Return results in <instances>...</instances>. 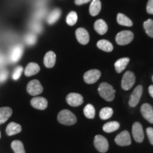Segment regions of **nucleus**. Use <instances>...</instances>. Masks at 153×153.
<instances>
[{
	"mask_svg": "<svg viewBox=\"0 0 153 153\" xmlns=\"http://www.w3.org/2000/svg\"><path fill=\"white\" fill-rule=\"evenodd\" d=\"M57 120L59 123L66 126H72L76 122V118L70 111L62 110L57 115Z\"/></svg>",
	"mask_w": 153,
	"mask_h": 153,
	"instance_id": "obj_2",
	"label": "nucleus"
},
{
	"mask_svg": "<svg viewBox=\"0 0 153 153\" xmlns=\"http://www.w3.org/2000/svg\"><path fill=\"white\" fill-rule=\"evenodd\" d=\"M3 62H4V59H3V57H1V56H0V65H1L2 64Z\"/></svg>",
	"mask_w": 153,
	"mask_h": 153,
	"instance_id": "obj_42",
	"label": "nucleus"
},
{
	"mask_svg": "<svg viewBox=\"0 0 153 153\" xmlns=\"http://www.w3.org/2000/svg\"><path fill=\"white\" fill-rule=\"evenodd\" d=\"M120 124L117 121H111L105 123L103 126V130L106 133H112L119 128Z\"/></svg>",
	"mask_w": 153,
	"mask_h": 153,
	"instance_id": "obj_24",
	"label": "nucleus"
},
{
	"mask_svg": "<svg viewBox=\"0 0 153 153\" xmlns=\"http://www.w3.org/2000/svg\"><path fill=\"white\" fill-rule=\"evenodd\" d=\"M98 91L99 95L107 101H111L114 99L116 91L109 84L106 82L101 83L98 88Z\"/></svg>",
	"mask_w": 153,
	"mask_h": 153,
	"instance_id": "obj_1",
	"label": "nucleus"
},
{
	"mask_svg": "<svg viewBox=\"0 0 153 153\" xmlns=\"http://www.w3.org/2000/svg\"><path fill=\"white\" fill-rule=\"evenodd\" d=\"M36 41H37V38H36V36L34 33H28L24 37V42L26 43V45H29V46L35 45Z\"/></svg>",
	"mask_w": 153,
	"mask_h": 153,
	"instance_id": "obj_32",
	"label": "nucleus"
},
{
	"mask_svg": "<svg viewBox=\"0 0 153 153\" xmlns=\"http://www.w3.org/2000/svg\"><path fill=\"white\" fill-rule=\"evenodd\" d=\"M152 82H153V75H152Z\"/></svg>",
	"mask_w": 153,
	"mask_h": 153,
	"instance_id": "obj_44",
	"label": "nucleus"
},
{
	"mask_svg": "<svg viewBox=\"0 0 153 153\" xmlns=\"http://www.w3.org/2000/svg\"><path fill=\"white\" fill-rule=\"evenodd\" d=\"M101 75V72L98 70H90L89 71L86 72L84 74V80L87 84L91 85L98 81Z\"/></svg>",
	"mask_w": 153,
	"mask_h": 153,
	"instance_id": "obj_7",
	"label": "nucleus"
},
{
	"mask_svg": "<svg viewBox=\"0 0 153 153\" xmlns=\"http://www.w3.org/2000/svg\"><path fill=\"white\" fill-rule=\"evenodd\" d=\"M26 90L30 95L37 96L43 92V88L38 80L33 79L28 82Z\"/></svg>",
	"mask_w": 153,
	"mask_h": 153,
	"instance_id": "obj_6",
	"label": "nucleus"
},
{
	"mask_svg": "<svg viewBox=\"0 0 153 153\" xmlns=\"http://www.w3.org/2000/svg\"><path fill=\"white\" fill-rule=\"evenodd\" d=\"M147 12L150 14H153V0H149L147 4Z\"/></svg>",
	"mask_w": 153,
	"mask_h": 153,
	"instance_id": "obj_38",
	"label": "nucleus"
},
{
	"mask_svg": "<svg viewBox=\"0 0 153 153\" xmlns=\"http://www.w3.org/2000/svg\"><path fill=\"white\" fill-rule=\"evenodd\" d=\"M97 45L101 51H106V52H111L114 49L112 44L107 40H100L98 41Z\"/></svg>",
	"mask_w": 153,
	"mask_h": 153,
	"instance_id": "obj_25",
	"label": "nucleus"
},
{
	"mask_svg": "<svg viewBox=\"0 0 153 153\" xmlns=\"http://www.w3.org/2000/svg\"><path fill=\"white\" fill-rule=\"evenodd\" d=\"M142 116L149 123L153 124V108L150 104H144L140 108Z\"/></svg>",
	"mask_w": 153,
	"mask_h": 153,
	"instance_id": "obj_12",
	"label": "nucleus"
},
{
	"mask_svg": "<svg viewBox=\"0 0 153 153\" xmlns=\"http://www.w3.org/2000/svg\"><path fill=\"white\" fill-rule=\"evenodd\" d=\"M21 131H22V126L14 122H11L9 123L6 128V133L9 136L16 135L20 133Z\"/></svg>",
	"mask_w": 153,
	"mask_h": 153,
	"instance_id": "obj_18",
	"label": "nucleus"
},
{
	"mask_svg": "<svg viewBox=\"0 0 153 153\" xmlns=\"http://www.w3.org/2000/svg\"><path fill=\"white\" fill-rule=\"evenodd\" d=\"M30 29H31L34 33H41L43 30V26L41 23H40L37 20L32 21L29 24Z\"/></svg>",
	"mask_w": 153,
	"mask_h": 153,
	"instance_id": "obj_31",
	"label": "nucleus"
},
{
	"mask_svg": "<svg viewBox=\"0 0 153 153\" xmlns=\"http://www.w3.org/2000/svg\"><path fill=\"white\" fill-rule=\"evenodd\" d=\"M135 82V76L133 72L131 71L126 72L122 78L121 87L123 90L128 91L131 89Z\"/></svg>",
	"mask_w": 153,
	"mask_h": 153,
	"instance_id": "obj_4",
	"label": "nucleus"
},
{
	"mask_svg": "<svg viewBox=\"0 0 153 153\" xmlns=\"http://www.w3.org/2000/svg\"><path fill=\"white\" fill-rule=\"evenodd\" d=\"M132 133L134 140L137 143H142L144 140V132L143 126L139 122H135L133 123L132 128Z\"/></svg>",
	"mask_w": 153,
	"mask_h": 153,
	"instance_id": "obj_9",
	"label": "nucleus"
},
{
	"mask_svg": "<svg viewBox=\"0 0 153 153\" xmlns=\"http://www.w3.org/2000/svg\"><path fill=\"white\" fill-rule=\"evenodd\" d=\"M30 104L33 108L38 110H44L48 106V101L44 97H34L30 100Z\"/></svg>",
	"mask_w": 153,
	"mask_h": 153,
	"instance_id": "obj_14",
	"label": "nucleus"
},
{
	"mask_svg": "<svg viewBox=\"0 0 153 153\" xmlns=\"http://www.w3.org/2000/svg\"><path fill=\"white\" fill-rule=\"evenodd\" d=\"M12 115V110L9 107L0 108V125L4 123Z\"/></svg>",
	"mask_w": 153,
	"mask_h": 153,
	"instance_id": "obj_20",
	"label": "nucleus"
},
{
	"mask_svg": "<svg viewBox=\"0 0 153 153\" xmlns=\"http://www.w3.org/2000/svg\"><path fill=\"white\" fill-rule=\"evenodd\" d=\"M114 114V111L110 107H105L100 111L99 117L102 120H106L111 118Z\"/></svg>",
	"mask_w": 153,
	"mask_h": 153,
	"instance_id": "obj_28",
	"label": "nucleus"
},
{
	"mask_svg": "<svg viewBox=\"0 0 153 153\" xmlns=\"http://www.w3.org/2000/svg\"><path fill=\"white\" fill-rule=\"evenodd\" d=\"M77 22V14L75 11H71L69 13L66 18L67 24L70 26H74Z\"/></svg>",
	"mask_w": 153,
	"mask_h": 153,
	"instance_id": "obj_33",
	"label": "nucleus"
},
{
	"mask_svg": "<svg viewBox=\"0 0 153 153\" xmlns=\"http://www.w3.org/2000/svg\"><path fill=\"white\" fill-rule=\"evenodd\" d=\"M0 138H1V132H0Z\"/></svg>",
	"mask_w": 153,
	"mask_h": 153,
	"instance_id": "obj_43",
	"label": "nucleus"
},
{
	"mask_svg": "<svg viewBox=\"0 0 153 153\" xmlns=\"http://www.w3.org/2000/svg\"><path fill=\"white\" fill-rule=\"evenodd\" d=\"M24 53V47L22 45H15L10 52V60L12 62H16L20 60Z\"/></svg>",
	"mask_w": 153,
	"mask_h": 153,
	"instance_id": "obj_13",
	"label": "nucleus"
},
{
	"mask_svg": "<svg viewBox=\"0 0 153 153\" xmlns=\"http://www.w3.org/2000/svg\"><path fill=\"white\" fill-rule=\"evenodd\" d=\"M94 144L96 149L101 153L107 152L108 150V143L106 138L101 135H96L94 140Z\"/></svg>",
	"mask_w": 153,
	"mask_h": 153,
	"instance_id": "obj_5",
	"label": "nucleus"
},
{
	"mask_svg": "<svg viewBox=\"0 0 153 153\" xmlns=\"http://www.w3.org/2000/svg\"><path fill=\"white\" fill-rule=\"evenodd\" d=\"M115 142L120 146H128L131 144V135L127 131H122L115 138Z\"/></svg>",
	"mask_w": 153,
	"mask_h": 153,
	"instance_id": "obj_10",
	"label": "nucleus"
},
{
	"mask_svg": "<svg viewBox=\"0 0 153 153\" xmlns=\"http://www.w3.org/2000/svg\"><path fill=\"white\" fill-rule=\"evenodd\" d=\"M47 14V9L43 7H41L38 10H37L34 14V18L36 20H41L46 16Z\"/></svg>",
	"mask_w": 153,
	"mask_h": 153,
	"instance_id": "obj_34",
	"label": "nucleus"
},
{
	"mask_svg": "<svg viewBox=\"0 0 153 153\" xmlns=\"http://www.w3.org/2000/svg\"><path fill=\"white\" fill-rule=\"evenodd\" d=\"M8 77V72L6 70H2L0 71V82H5Z\"/></svg>",
	"mask_w": 153,
	"mask_h": 153,
	"instance_id": "obj_36",
	"label": "nucleus"
},
{
	"mask_svg": "<svg viewBox=\"0 0 153 153\" xmlns=\"http://www.w3.org/2000/svg\"><path fill=\"white\" fill-rule=\"evenodd\" d=\"M76 37L82 45H87L89 41V35L87 30L84 28H79L76 30Z\"/></svg>",
	"mask_w": 153,
	"mask_h": 153,
	"instance_id": "obj_15",
	"label": "nucleus"
},
{
	"mask_svg": "<svg viewBox=\"0 0 153 153\" xmlns=\"http://www.w3.org/2000/svg\"><path fill=\"white\" fill-rule=\"evenodd\" d=\"M148 91H149V94H150L151 97L153 98V85H150L148 88Z\"/></svg>",
	"mask_w": 153,
	"mask_h": 153,
	"instance_id": "obj_41",
	"label": "nucleus"
},
{
	"mask_svg": "<svg viewBox=\"0 0 153 153\" xmlns=\"http://www.w3.org/2000/svg\"><path fill=\"white\" fill-rule=\"evenodd\" d=\"M95 108L91 104H87L84 108V114L87 118L92 119L95 116Z\"/></svg>",
	"mask_w": 153,
	"mask_h": 153,
	"instance_id": "obj_29",
	"label": "nucleus"
},
{
	"mask_svg": "<svg viewBox=\"0 0 153 153\" xmlns=\"http://www.w3.org/2000/svg\"><path fill=\"white\" fill-rule=\"evenodd\" d=\"M67 103L71 106L76 107L83 104V97L77 93H70L66 97Z\"/></svg>",
	"mask_w": 153,
	"mask_h": 153,
	"instance_id": "obj_11",
	"label": "nucleus"
},
{
	"mask_svg": "<svg viewBox=\"0 0 153 153\" xmlns=\"http://www.w3.org/2000/svg\"><path fill=\"white\" fill-rule=\"evenodd\" d=\"M129 62L130 59L128 57H123V58H120L116 61L114 64V67L117 73H120V72H123Z\"/></svg>",
	"mask_w": 153,
	"mask_h": 153,
	"instance_id": "obj_19",
	"label": "nucleus"
},
{
	"mask_svg": "<svg viewBox=\"0 0 153 153\" xmlns=\"http://www.w3.org/2000/svg\"><path fill=\"white\" fill-rule=\"evenodd\" d=\"M143 88L142 85H138L135 87L129 99V105L131 107H135L138 104L143 94Z\"/></svg>",
	"mask_w": 153,
	"mask_h": 153,
	"instance_id": "obj_8",
	"label": "nucleus"
},
{
	"mask_svg": "<svg viewBox=\"0 0 153 153\" xmlns=\"http://www.w3.org/2000/svg\"><path fill=\"white\" fill-rule=\"evenodd\" d=\"M45 3H46V0H38L36 2V5L38 7H41V6H43Z\"/></svg>",
	"mask_w": 153,
	"mask_h": 153,
	"instance_id": "obj_40",
	"label": "nucleus"
},
{
	"mask_svg": "<svg viewBox=\"0 0 153 153\" xmlns=\"http://www.w3.org/2000/svg\"><path fill=\"white\" fill-rule=\"evenodd\" d=\"M23 70H24V69H23L22 66H18L17 68H15V70L12 73V76H11L12 79L15 80V81H16V80H18L21 75H22Z\"/></svg>",
	"mask_w": 153,
	"mask_h": 153,
	"instance_id": "obj_35",
	"label": "nucleus"
},
{
	"mask_svg": "<svg viewBox=\"0 0 153 153\" xmlns=\"http://www.w3.org/2000/svg\"><path fill=\"white\" fill-rule=\"evenodd\" d=\"M56 62V55L53 51H49L44 57V65L47 68H52Z\"/></svg>",
	"mask_w": 153,
	"mask_h": 153,
	"instance_id": "obj_16",
	"label": "nucleus"
},
{
	"mask_svg": "<svg viewBox=\"0 0 153 153\" xmlns=\"http://www.w3.org/2000/svg\"><path fill=\"white\" fill-rule=\"evenodd\" d=\"M40 71V67L37 63L30 62L29 64L26 66L24 70V74L26 76H30L35 75L38 73Z\"/></svg>",
	"mask_w": 153,
	"mask_h": 153,
	"instance_id": "obj_17",
	"label": "nucleus"
},
{
	"mask_svg": "<svg viewBox=\"0 0 153 153\" xmlns=\"http://www.w3.org/2000/svg\"><path fill=\"white\" fill-rule=\"evenodd\" d=\"M90 1H91V0H75V1H74V3H75L76 5H82L84 4L88 3Z\"/></svg>",
	"mask_w": 153,
	"mask_h": 153,
	"instance_id": "obj_39",
	"label": "nucleus"
},
{
	"mask_svg": "<svg viewBox=\"0 0 153 153\" xmlns=\"http://www.w3.org/2000/svg\"><path fill=\"white\" fill-rule=\"evenodd\" d=\"M133 33L130 30H123L119 32L116 37V41L118 45H125L131 43L133 39Z\"/></svg>",
	"mask_w": 153,
	"mask_h": 153,
	"instance_id": "obj_3",
	"label": "nucleus"
},
{
	"mask_svg": "<svg viewBox=\"0 0 153 153\" xmlns=\"http://www.w3.org/2000/svg\"><path fill=\"white\" fill-rule=\"evenodd\" d=\"M61 16V10L60 9H55L50 13L47 18L48 24L51 25L55 24L60 19Z\"/></svg>",
	"mask_w": 153,
	"mask_h": 153,
	"instance_id": "obj_23",
	"label": "nucleus"
},
{
	"mask_svg": "<svg viewBox=\"0 0 153 153\" xmlns=\"http://www.w3.org/2000/svg\"><path fill=\"white\" fill-rule=\"evenodd\" d=\"M146 132L149 140H150V143L153 145V128L151 127H149L147 128Z\"/></svg>",
	"mask_w": 153,
	"mask_h": 153,
	"instance_id": "obj_37",
	"label": "nucleus"
},
{
	"mask_svg": "<svg viewBox=\"0 0 153 153\" xmlns=\"http://www.w3.org/2000/svg\"><path fill=\"white\" fill-rule=\"evenodd\" d=\"M94 29L100 35H104L108 30L106 23L102 19H99L94 23Z\"/></svg>",
	"mask_w": 153,
	"mask_h": 153,
	"instance_id": "obj_21",
	"label": "nucleus"
},
{
	"mask_svg": "<svg viewBox=\"0 0 153 153\" xmlns=\"http://www.w3.org/2000/svg\"><path fill=\"white\" fill-rule=\"evenodd\" d=\"M146 33L151 38H153V20L148 19L143 24Z\"/></svg>",
	"mask_w": 153,
	"mask_h": 153,
	"instance_id": "obj_30",
	"label": "nucleus"
},
{
	"mask_svg": "<svg viewBox=\"0 0 153 153\" xmlns=\"http://www.w3.org/2000/svg\"><path fill=\"white\" fill-rule=\"evenodd\" d=\"M117 22L120 25L125 26H133V22L128 17H127L123 14H118L117 15Z\"/></svg>",
	"mask_w": 153,
	"mask_h": 153,
	"instance_id": "obj_26",
	"label": "nucleus"
},
{
	"mask_svg": "<svg viewBox=\"0 0 153 153\" xmlns=\"http://www.w3.org/2000/svg\"><path fill=\"white\" fill-rule=\"evenodd\" d=\"M11 148L14 153H26L24 150V144L20 140H14L11 143Z\"/></svg>",
	"mask_w": 153,
	"mask_h": 153,
	"instance_id": "obj_27",
	"label": "nucleus"
},
{
	"mask_svg": "<svg viewBox=\"0 0 153 153\" xmlns=\"http://www.w3.org/2000/svg\"><path fill=\"white\" fill-rule=\"evenodd\" d=\"M101 9V3L99 0H92L90 7H89V13L92 16L98 15Z\"/></svg>",
	"mask_w": 153,
	"mask_h": 153,
	"instance_id": "obj_22",
	"label": "nucleus"
}]
</instances>
